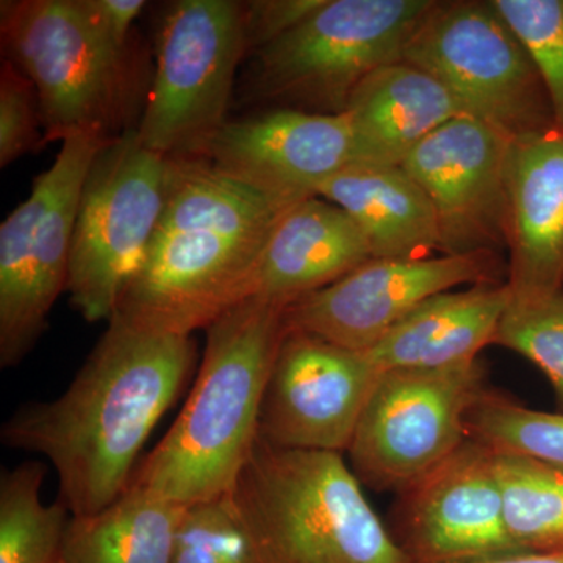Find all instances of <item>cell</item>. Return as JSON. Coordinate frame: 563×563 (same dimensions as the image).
Returning <instances> with one entry per match:
<instances>
[{
  "mask_svg": "<svg viewBox=\"0 0 563 563\" xmlns=\"http://www.w3.org/2000/svg\"><path fill=\"white\" fill-rule=\"evenodd\" d=\"M192 335L141 329L114 313L68 390L22 406L2 442L44 455L70 517L98 514L128 490L141 450L190 379Z\"/></svg>",
  "mask_w": 563,
  "mask_h": 563,
  "instance_id": "cell-1",
  "label": "cell"
},
{
  "mask_svg": "<svg viewBox=\"0 0 563 563\" xmlns=\"http://www.w3.org/2000/svg\"><path fill=\"white\" fill-rule=\"evenodd\" d=\"M288 209L206 158H173L161 224L117 313L152 332L206 331L250 298L266 242Z\"/></svg>",
  "mask_w": 563,
  "mask_h": 563,
  "instance_id": "cell-2",
  "label": "cell"
},
{
  "mask_svg": "<svg viewBox=\"0 0 563 563\" xmlns=\"http://www.w3.org/2000/svg\"><path fill=\"white\" fill-rule=\"evenodd\" d=\"M285 310L251 296L211 322L190 398L131 484L187 507L231 495L258 442Z\"/></svg>",
  "mask_w": 563,
  "mask_h": 563,
  "instance_id": "cell-3",
  "label": "cell"
},
{
  "mask_svg": "<svg viewBox=\"0 0 563 563\" xmlns=\"http://www.w3.org/2000/svg\"><path fill=\"white\" fill-rule=\"evenodd\" d=\"M231 496L258 563H410L342 453L258 439Z\"/></svg>",
  "mask_w": 563,
  "mask_h": 563,
  "instance_id": "cell-4",
  "label": "cell"
},
{
  "mask_svg": "<svg viewBox=\"0 0 563 563\" xmlns=\"http://www.w3.org/2000/svg\"><path fill=\"white\" fill-rule=\"evenodd\" d=\"M0 41L38 91L46 143L131 131L140 102L132 49L110 43L81 0H2Z\"/></svg>",
  "mask_w": 563,
  "mask_h": 563,
  "instance_id": "cell-5",
  "label": "cell"
},
{
  "mask_svg": "<svg viewBox=\"0 0 563 563\" xmlns=\"http://www.w3.org/2000/svg\"><path fill=\"white\" fill-rule=\"evenodd\" d=\"M435 0H322L306 20L254 52L251 95L280 109L343 114L369 74L402 62Z\"/></svg>",
  "mask_w": 563,
  "mask_h": 563,
  "instance_id": "cell-6",
  "label": "cell"
},
{
  "mask_svg": "<svg viewBox=\"0 0 563 563\" xmlns=\"http://www.w3.org/2000/svg\"><path fill=\"white\" fill-rule=\"evenodd\" d=\"M169 158L141 144L136 129L107 141L81 188L68 285L88 322L110 321L146 261L168 192Z\"/></svg>",
  "mask_w": 563,
  "mask_h": 563,
  "instance_id": "cell-7",
  "label": "cell"
},
{
  "mask_svg": "<svg viewBox=\"0 0 563 563\" xmlns=\"http://www.w3.org/2000/svg\"><path fill=\"white\" fill-rule=\"evenodd\" d=\"M250 54L243 3L177 0L162 18L157 70L136 135L169 158H202L228 124L235 74Z\"/></svg>",
  "mask_w": 563,
  "mask_h": 563,
  "instance_id": "cell-8",
  "label": "cell"
},
{
  "mask_svg": "<svg viewBox=\"0 0 563 563\" xmlns=\"http://www.w3.org/2000/svg\"><path fill=\"white\" fill-rule=\"evenodd\" d=\"M110 139L77 133L62 141L54 163L31 195L0 225V366L20 365L46 332L54 303L66 292L81 188Z\"/></svg>",
  "mask_w": 563,
  "mask_h": 563,
  "instance_id": "cell-9",
  "label": "cell"
},
{
  "mask_svg": "<svg viewBox=\"0 0 563 563\" xmlns=\"http://www.w3.org/2000/svg\"><path fill=\"white\" fill-rule=\"evenodd\" d=\"M402 62L435 77L466 117L509 139L554 128L542 77L521 41L488 2H437Z\"/></svg>",
  "mask_w": 563,
  "mask_h": 563,
  "instance_id": "cell-10",
  "label": "cell"
},
{
  "mask_svg": "<svg viewBox=\"0 0 563 563\" xmlns=\"http://www.w3.org/2000/svg\"><path fill=\"white\" fill-rule=\"evenodd\" d=\"M485 391L479 358L380 373L347 448L352 472L377 490H409L470 439Z\"/></svg>",
  "mask_w": 563,
  "mask_h": 563,
  "instance_id": "cell-11",
  "label": "cell"
},
{
  "mask_svg": "<svg viewBox=\"0 0 563 563\" xmlns=\"http://www.w3.org/2000/svg\"><path fill=\"white\" fill-rule=\"evenodd\" d=\"M496 261L495 254L369 258L335 284L290 303L285 325L365 352L432 296L466 284H501Z\"/></svg>",
  "mask_w": 563,
  "mask_h": 563,
  "instance_id": "cell-12",
  "label": "cell"
},
{
  "mask_svg": "<svg viewBox=\"0 0 563 563\" xmlns=\"http://www.w3.org/2000/svg\"><path fill=\"white\" fill-rule=\"evenodd\" d=\"M380 373L366 352L287 329L266 385L258 439L284 450L343 454Z\"/></svg>",
  "mask_w": 563,
  "mask_h": 563,
  "instance_id": "cell-13",
  "label": "cell"
},
{
  "mask_svg": "<svg viewBox=\"0 0 563 563\" xmlns=\"http://www.w3.org/2000/svg\"><path fill=\"white\" fill-rule=\"evenodd\" d=\"M512 139L472 117L437 129L401 163L431 202L440 254L507 247V158Z\"/></svg>",
  "mask_w": 563,
  "mask_h": 563,
  "instance_id": "cell-14",
  "label": "cell"
},
{
  "mask_svg": "<svg viewBox=\"0 0 563 563\" xmlns=\"http://www.w3.org/2000/svg\"><path fill=\"white\" fill-rule=\"evenodd\" d=\"M214 169L292 207L317 198L322 185L355 162L346 114L292 109L229 120L203 157Z\"/></svg>",
  "mask_w": 563,
  "mask_h": 563,
  "instance_id": "cell-15",
  "label": "cell"
},
{
  "mask_svg": "<svg viewBox=\"0 0 563 563\" xmlns=\"http://www.w3.org/2000/svg\"><path fill=\"white\" fill-rule=\"evenodd\" d=\"M406 493L399 544L410 563H479L515 553L495 451L468 439Z\"/></svg>",
  "mask_w": 563,
  "mask_h": 563,
  "instance_id": "cell-16",
  "label": "cell"
},
{
  "mask_svg": "<svg viewBox=\"0 0 563 563\" xmlns=\"http://www.w3.org/2000/svg\"><path fill=\"white\" fill-rule=\"evenodd\" d=\"M506 250L512 301L563 290V129L510 143Z\"/></svg>",
  "mask_w": 563,
  "mask_h": 563,
  "instance_id": "cell-17",
  "label": "cell"
},
{
  "mask_svg": "<svg viewBox=\"0 0 563 563\" xmlns=\"http://www.w3.org/2000/svg\"><path fill=\"white\" fill-rule=\"evenodd\" d=\"M369 258L368 243L346 211L318 196L306 199L285 210L274 225L251 296L288 307Z\"/></svg>",
  "mask_w": 563,
  "mask_h": 563,
  "instance_id": "cell-18",
  "label": "cell"
},
{
  "mask_svg": "<svg viewBox=\"0 0 563 563\" xmlns=\"http://www.w3.org/2000/svg\"><path fill=\"white\" fill-rule=\"evenodd\" d=\"M344 114L354 135V163L399 166L422 140L465 111L431 74L398 62L369 74Z\"/></svg>",
  "mask_w": 563,
  "mask_h": 563,
  "instance_id": "cell-19",
  "label": "cell"
},
{
  "mask_svg": "<svg viewBox=\"0 0 563 563\" xmlns=\"http://www.w3.org/2000/svg\"><path fill=\"white\" fill-rule=\"evenodd\" d=\"M510 302L507 282L440 292L365 352L379 372L444 368L476 361L484 347L495 343Z\"/></svg>",
  "mask_w": 563,
  "mask_h": 563,
  "instance_id": "cell-20",
  "label": "cell"
},
{
  "mask_svg": "<svg viewBox=\"0 0 563 563\" xmlns=\"http://www.w3.org/2000/svg\"><path fill=\"white\" fill-rule=\"evenodd\" d=\"M318 198L346 211L373 258H426L440 252L431 202L402 166L352 163L322 185Z\"/></svg>",
  "mask_w": 563,
  "mask_h": 563,
  "instance_id": "cell-21",
  "label": "cell"
},
{
  "mask_svg": "<svg viewBox=\"0 0 563 563\" xmlns=\"http://www.w3.org/2000/svg\"><path fill=\"white\" fill-rule=\"evenodd\" d=\"M185 512L131 484L101 512L70 517L62 563H173Z\"/></svg>",
  "mask_w": 563,
  "mask_h": 563,
  "instance_id": "cell-22",
  "label": "cell"
},
{
  "mask_svg": "<svg viewBox=\"0 0 563 563\" xmlns=\"http://www.w3.org/2000/svg\"><path fill=\"white\" fill-rule=\"evenodd\" d=\"M46 473L29 461L0 474V563H62L70 514L41 501Z\"/></svg>",
  "mask_w": 563,
  "mask_h": 563,
  "instance_id": "cell-23",
  "label": "cell"
},
{
  "mask_svg": "<svg viewBox=\"0 0 563 563\" xmlns=\"http://www.w3.org/2000/svg\"><path fill=\"white\" fill-rule=\"evenodd\" d=\"M495 465L517 551L563 553V472L528 455L496 451Z\"/></svg>",
  "mask_w": 563,
  "mask_h": 563,
  "instance_id": "cell-24",
  "label": "cell"
},
{
  "mask_svg": "<svg viewBox=\"0 0 563 563\" xmlns=\"http://www.w3.org/2000/svg\"><path fill=\"white\" fill-rule=\"evenodd\" d=\"M470 439L496 453L523 454L563 472V412L529 409L485 391L468 421Z\"/></svg>",
  "mask_w": 563,
  "mask_h": 563,
  "instance_id": "cell-25",
  "label": "cell"
},
{
  "mask_svg": "<svg viewBox=\"0 0 563 563\" xmlns=\"http://www.w3.org/2000/svg\"><path fill=\"white\" fill-rule=\"evenodd\" d=\"M493 344L533 363L550 380L563 412V290L510 302Z\"/></svg>",
  "mask_w": 563,
  "mask_h": 563,
  "instance_id": "cell-26",
  "label": "cell"
},
{
  "mask_svg": "<svg viewBox=\"0 0 563 563\" xmlns=\"http://www.w3.org/2000/svg\"><path fill=\"white\" fill-rule=\"evenodd\" d=\"M539 70L563 129V0H490Z\"/></svg>",
  "mask_w": 563,
  "mask_h": 563,
  "instance_id": "cell-27",
  "label": "cell"
},
{
  "mask_svg": "<svg viewBox=\"0 0 563 563\" xmlns=\"http://www.w3.org/2000/svg\"><path fill=\"white\" fill-rule=\"evenodd\" d=\"M173 563H258L231 495L187 507Z\"/></svg>",
  "mask_w": 563,
  "mask_h": 563,
  "instance_id": "cell-28",
  "label": "cell"
},
{
  "mask_svg": "<svg viewBox=\"0 0 563 563\" xmlns=\"http://www.w3.org/2000/svg\"><path fill=\"white\" fill-rule=\"evenodd\" d=\"M40 96L33 81L10 60L0 65V168L46 146Z\"/></svg>",
  "mask_w": 563,
  "mask_h": 563,
  "instance_id": "cell-29",
  "label": "cell"
},
{
  "mask_svg": "<svg viewBox=\"0 0 563 563\" xmlns=\"http://www.w3.org/2000/svg\"><path fill=\"white\" fill-rule=\"evenodd\" d=\"M322 0H252L243 3L247 52L261 51L306 20Z\"/></svg>",
  "mask_w": 563,
  "mask_h": 563,
  "instance_id": "cell-30",
  "label": "cell"
},
{
  "mask_svg": "<svg viewBox=\"0 0 563 563\" xmlns=\"http://www.w3.org/2000/svg\"><path fill=\"white\" fill-rule=\"evenodd\" d=\"M99 32L121 49L131 47L133 22L146 7L143 0H81Z\"/></svg>",
  "mask_w": 563,
  "mask_h": 563,
  "instance_id": "cell-31",
  "label": "cell"
},
{
  "mask_svg": "<svg viewBox=\"0 0 563 563\" xmlns=\"http://www.w3.org/2000/svg\"><path fill=\"white\" fill-rule=\"evenodd\" d=\"M479 563H563V553L515 551V553L498 555Z\"/></svg>",
  "mask_w": 563,
  "mask_h": 563,
  "instance_id": "cell-32",
  "label": "cell"
}]
</instances>
